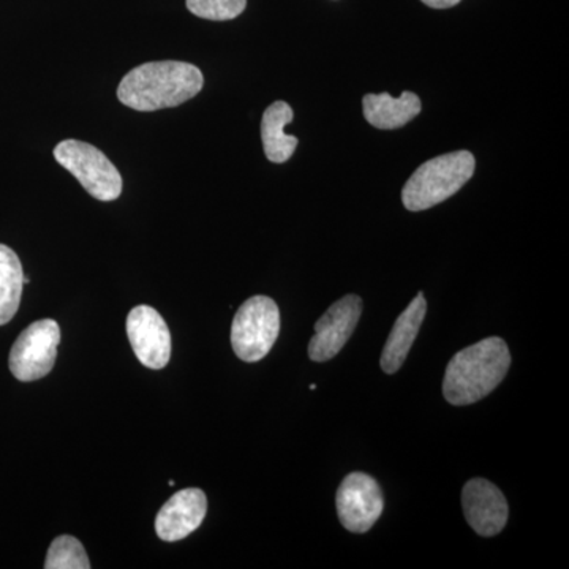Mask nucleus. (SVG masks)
<instances>
[{
  "label": "nucleus",
  "instance_id": "12",
  "mask_svg": "<svg viewBox=\"0 0 569 569\" xmlns=\"http://www.w3.org/2000/svg\"><path fill=\"white\" fill-rule=\"evenodd\" d=\"M426 312L425 293H419L403 310L402 316L397 318L395 328L388 337L387 346L383 348V353H381L380 365L383 372L392 376L403 366L419 329H421L422 321H425Z\"/></svg>",
  "mask_w": 569,
  "mask_h": 569
},
{
  "label": "nucleus",
  "instance_id": "9",
  "mask_svg": "<svg viewBox=\"0 0 569 569\" xmlns=\"http://www.w3.org/2000/svg\"><path fill=\"white\" fill-rule=\"evenodd\" d=\"M127 336L138 361L160 370L171 358V335L162 316L149 306H138L127 317Z\"/></svg>",
  "mask_w": 569,
  "mask_h": 569
},
{
  "label": "nucleus",
  "instance_id": "11",
  "mask_svg": "<svg viewBox=\"0 0 569 569\" xmlns=\"http://www.w3.org/2000/svg\"><path fill=\"white\" fill-rule=\"evenodd\" d=\"M208 512V498L201 489L190 488L176 492L160 509L156 531L163 541H179L200 529Z\"/></svg>",
  "mask_w": 569,
  "mask_h": 569
},
{
  "label": "nucleus",
  "instance_id": "4",
  "mask_svg": "<svg viewBox=\"0 0 569 569\" xmlns=\"http://www.w3.org/2000/svg\"><path fill=\"white\" fill-rule=\"evenodd\" d=\"M279 332V307L268 296H253L236 312L231 346L241 361H261L274 347Z\"/></svg>",
  "mask_w": 569,
  "mask_h": 569
},
{
  "label": "nucleus",
  "instance_id": "18",
  "mask_svg": "<svg viewBox=\"0 0 569 569\" xmlns=\"http://www.w3.org/2000/svg\"><path fill=\"white\" fill-rule=\"evenodd\" d=\"M421 2L432 9H451V7L458 6L460 0H421Z\"/></svg>",
  "mask_w": 569,
  "mask_h": 569
},
{
  "label": "nucleus",
  "instance_id": "5",
  "mask_svg": "<svg viewBox=\"0 0 569 569\" xmlns=\"http://www.w3.org/2000/svg\"><path fill=\"white\" fill-rule=\"evenodd\" d=\"M54 159L80 181L86 192L100 201H114L122 193L118 168L96 146L78 140L59 142Z\"/></svg>",
  "mask_w": 569,
  "mask_h": 569
},
{
  "label": "nucleus",
  "instance_id": "8",
  "mask_svg": "<svg viewBox=\"0 0 569 569\" xmlns=\"http://www.w3.org/2000/svg\"><path fill=\"white\" fill-rule=\"evenodd\" d=\"M362 313L359 296L347 295L329 307L328 312L316 323V336L309 343V358L326 362L347 346Z\"/></svg>",
  "mask_w": 569,
  "mask_h": 569
},
{
  "label": "nucleus",
  "instance_id": "13",
  "mask_svg": "<svg viewBox=\"0 0 569 569\" xmlns=\"http://www.w3.org/2000/svg\"><path fill=\"white\" fill-rule=\"evenodd\" d=\"M421 108V99L415 92H403L399 99H392L388 92L367 93L362 100L367 122L380 130H395L407 126L417 118Z\"/></svg>",
  "mask_w": 569,
  "mask_h": 569
},
{
  "label": "nucleus",
  "instance_id": "15",
  "mask_svg": "<svg viewBox=\"0 0 569 569\" xmlns=\"http://www.w3.org/2000/svg\"><path fill=\"white\" fill-rule=\"evenodd\" d=\"M24 271L18 254L0 244V326L10 323L20 309Z\"/></svg>",
  "mask_w": 569,
  "mask_h": 569
},
{
  "label": "nucleus",
  "instance_id": "10",
  "mask_svg": "<svg viewBox=\"0 0 569 569\" xmlns=\"http://www.w3.org/2000/svg\"><path fill=\"white\" fill-rule=\"evenodd\" d=\"M462 508L468 526L481 537H496L507 526V498L488 479H471L463 486Z\"/></svg>",
  "mask_w": 569,
  "mask_h": 569
},
{
  "label": "nucleus",
  "instance_id": "2",
  "mask_svg": "<svg viewBox=\"0 0 569 569\" xmlns=\"http://www.w3.org/2000/svg\"><path fill=\"white\" fill-rule=\"evenodd\" d=\"M511 353L500 337L463 348L448 362L443 396L451 406H470L488 397L507 377Z\"/></svg>",
  "mask_w": 569,
  "mask_h": 569
},
{
  "label": "nucleus",
  "instance_id": "7",
  "mask_svg": "<svg viewBox=\"0 0 569 569\" xmlns=\"http://www.w3.org/2000/svg\"><path fill=\"white\" fill-rule=\"evenodd\" d=\"M336 503L342 526L351 533H366L380 519L385 497L376 479L355 471L343 479L337 490Z\"/></svg>",
  "mask_w": 569,
  "mask_h": 569
},
{
  "label": "nucleus",
  "instance_id": "16",
  "mask_svg": "<svg viewBox=\"0 0 569 569\" xmlns=\"http://www.w3.org/2000/svg\"><path fill=\"white\" fill-rule=\"evenodd\" d=\"M44 568L89 569L91 568V561H89L84 546L77 538L62 535V537H58L51 542L47 560H44Z\"/></svg>",
  "mask_w": 569,
  "mask_h": 569
},
{
  "label": "nucleus",
  "instance_id": "1",
  "mask_svg": "<svg viewBox=\"0 0 569 569\" xmlns=\"http://www.w3.org/2000/svg\"><path fill=\"white\" fill-rule=\"evenodd\" d=\"M203 84V73L192 63L148 62L123 77L118 99L132 110L159 111L189 102L201 92Z\"/></svg>",
  "mask_w": 569,
  "mask_h": 569
},
{
  "label": "nucleus",
  "instance_id": "14",
  "mask_svg": "<svg viewBox=\"0 0 569 569\" xmlns=\"http://www.w3.org/2000/svg\"><path fill=\"white\" fill-rule=\"evenodd\" d=\"M293 110L287 102L269 104L268 110L264 111L263 121H261V140H263L264 153L269 162H288L298 148V138L284 133V127L293 121Z\"/></svg>",
  "mask_w": 569,
  "mask_h": 569
},
{
  "label": "nucleus",
  "instance_id": "6",
  "mask_svg": "<svg viewBox=\"0 0 569 569\" xmlns=\"http://www.w3.org/2000/svg\"><path fill=\"white\" fill-rule=\"evenodd\" d=\"M61 343V328L54 320H40L24 329L10 351V370L17 380L36 381L51 372Z\"/></svg>",
  "mask_w": 569,
  "mask_h": 569
},
{
  "label": "nucleus",
  "instance_id": "3",
  "mask_svg": "<svg viewBox=\"0 0 569 569\" xmlns=\"http://www.w3.org/2000/svg\"><path fill=\"white\" fill-rule=\"evenodd\" d=\"M475 168L477 160L468 151L445 153L422 163L403 187V206L419 212L443 203L470 181Z\"/></svg>",
  "mask_w": 569,
  "mask_h": 569
},
{
  "label": "nucleus",
  "instance_id": "17",
  "mask_svg": "<svg viewBox=\"0 0 569 569\" xmlns=\"http://www.w3.org/2000/svg\"><path fill=\"white\" fill-rule=\"evenodd\" d=\"M186 3L194 17L211 21L234 20L247 7V0H187Z\"/></svg>",
  "mask_w": 569,
  "mask_h": 569
}]
</instances>
